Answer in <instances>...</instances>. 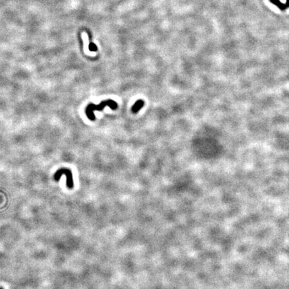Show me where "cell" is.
<instances>
[{
  "label": "cell",
  "instance_id": "7a4b0ae2",
  "mask_svg": "<svg viewBox=\"0 0 289 289\" xmlns=\"http://www.w3.org/2000/svg\"><path fill=\"white\" fill-rule=\"evenodd\" d=\"M62 175H64L66 177V185L68 188L72 189L74 186L73 178H72L71 171L68 169H61V170H58L54 175V179L55 181H58Z\"/></svg>",
  "mask_w": 289,
  "mask_h": 289
},
{
  "label": "cell",
  "instance_id": "8992f818",
  "mask_svg": "<svg viewBox=\"0 0 289 289\" xmlns=\"http://www.w3.org/2000/svg\"><path fill=\"white\" fill-rule=\"evenodd\" d=\"M0 289H3V288H0Z\"/></svg>",
  "mask_w": 289,
  "mask_h": 289
},
{
  "label": "cell",
  "instance_id": "5b68a950",
  "mask_svg": "<svg viewBox=\"0 0 289 289\" xmlns=\"http://www.w3.org/2000/svg\"><path fill=\"white\" fill-rule=\"evenodd\" d=\"M82 39L83 41H84V46L85 48V51H89V38H88V35L86 32H83L82 34Z\"/></svg>",
  "mask_w": 289,
  "mask_h": 289
},
{
  "label": "cell",
  "instance_id": "277c9868",
  "mask_svg": "<svg viewBox=\"0 0 289 289\" xmlns=\"http://www.w3.org/2000/svg\"><path fill=\"white\" fill-rule=\"evenodd\" d=\"M144 104H145V102L143 101V100H137V102L134 104V105L132 106L131 108L132 112L133 113H137L139 111L143 108Z\"/></svg>",
  "mask_w": 289,
  "mask_h": 289
},
{
  "label": "cell",
  "instance_id": "3957f363",
  "mask_svg": "<svg viewBox=\"0 0 289 289\" xmlns=\"http://www.w3.org/2000/svg\"><path fill=\"white\" fill-rule=\"evenodd\" d=\"M269 1L282 11H284L289 8V0H286L285 3H282L280 0H269Z\"/></svg>",
  "mask_w": 289,
  "mask_h": 289
},
{
  "label": "cell",
  "instance_id": "6da1fadb",
  "mask_svg": "<svg viewBox=\"0 0 289 289\" xmlns=\"http://www.w3.org/2000/svg\"><path fill=\"white\" fill-rule=\"evenodd\" d=\"M106 106H109L111 109H113V110H116V109L118 108V104L116 102L114 101V100H104V101H102L99 104H98V105H96V104H90L89 105L86 107V108L85 111L86 115L87 117L89 118V119L91 120V121H94V120L95 119V115L93 113L94 111H101L102 110H103L104 107H106Z\"/></svg>",
  "mask_w": 289,
  "mask_h": 289
}]
</instances>
